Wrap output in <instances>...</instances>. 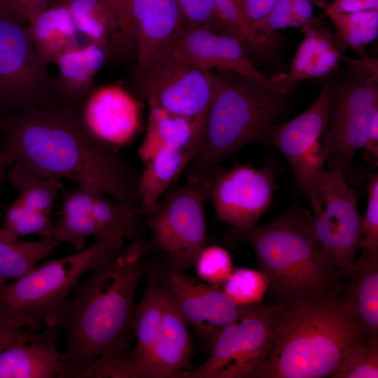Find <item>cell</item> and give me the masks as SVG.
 Returning <instances> with one entry per match:
<instances>
[{"label": "cell", "instance_id": "obj_1", "mask_svg": "<svg viewBox=\"0 0 378 378\" xmlns=\"http://www.w3.org/2000/svg\"><path fill=\"white\" fill-rule=\"evenodd\" d=\"M151 251L141 239L123 245L79 280L47 318V327L65 334L58 377H128L135 293Z\"/></svg>", "mask_w": 378, "mask_h": 378}, {"label": "cell", "instance_id": "obj_15", "mask_svg": "<svg viewBox=\"0 0 378 378\" xmlns=\"http://www.w3.org/2000/svg\"><path fill=\"white\" fill-rule=\"evenodd\" d=\"M276 171L270 164L255 168L237 163L228 171L217 169L209 177L208 200L219 221L237 229H248L270 208Z\"/></svg>", "mask_w": 378, "mask_h": 378}, {"label": "cell", "instance_id": "obj_30", "mask_svg": "<svg viewBox=\"0 0 378 378\" xmlns=\"http://www.w3.org/2000/svg\"><path fill=\"white\" fill-rule=\"evenodd\" d=\"M325 12L335 26L332 39L339 51L342 53L351 48L361 57H366L365 46L378 35V10L344 13L328 6Z\"/></svg>", "mask_w": 378, "mask_h": 378}, {"label": "cell", "instance_id": "obj_20", "mask_svg": "<svg viewBox=\"0 0 378 378\" xmlns=\"http://www.w3.org/2000/svg\"><path fill=\"white\" fill-rule=\"evenodd\" d=\"M302 29L305 36L298 48L288 73L273 76L286 92L299 80L328 75L347 58L335 46L330 31L319 22Z\"/></svg>", "mask_w": 378, "mask_h": 378}, {"label": "cell", "instance_id": "obj_34", "mask_svg": "<svg viewBox=\"0 0 378 378\" xmlns=\"http://www.w3.org/2000/svg\"><path fill=\"white\" fill-rule=\"evenodd\" d=\"M216 6L234 36L247 51L256 55L270 54L271 40L254 27L245 9L243 0H214Z\"/></svg>", "mask_w": 378, "mask_h": 378}, {"label": "cell", "instance_id": "obj_50", "mask_svg": "<svg viewBox=\"0 0 378 378\" xmlns=\"http://www.w3.org/2000/svg\"><path fill=\"white\" fill-rule=\"evenodd\" d=\"M0 164L7 166L6 164V163H5L4 155H3V154H2L1 151V149H0Z\"/></svg>", "mask_w": 378, "mask_h": 378}, {"label": "cell", "instance_id": "obj_49", "mask_svg": "<svg viewBox=\"0 0 378 378\" xmlns=\"http://www.w3.org/2000/svg\"><path fill=\"white\" fill-rule=\"evenodd\" d=\"M255 1V0H243L244 4V6H245V9L247 7L250 6L251 4H253Z\"/></svg>", "mask_w": 378, "mask_h": 378}, {"label": "cell", "instance_id": "obj_8", "mask_svg": "<svg viewBox=\"0 0 378 378\" xmlns=\"http://www.w3.org/2000/svg\"><path fill=\"white\" fill-rule=\"evenodd\" d=\"M209 177H189L183 185L174 186L146 215L151 233L148 244L164 254L169 268L186 271L193 267L206 246Z\"/></svg>", "mask_w": 378, "mask_h": 378}, {"label": "cell", "instance_id": "obj_44", "mask_svg": "<svg viewBox=\"0 0 378 378\" xmlns=\"http://www.w3.org/2000/svg\"><path fill=\"white\" fill-rule=\"evenodd\" d=\"M366 161L372 168L378 163V113L376 114L370 125L366 141L361 148Z\"/></svg>", "mask_w": 378, "mask_h": 378}, {"label": "cell", "instance_id": "obj_39", "mask_svg": "<svg viewBox=\"0 0 378 378\" xmlns=\"http://www.w3.org/2000/svg\"><path fill=\"white\" fill-rule=\"evenodd\" d=\"M176 1L186 24L203 27L216 33L234 36L218 10L214 0Z\"/></svg>", "mask_w": 378, "mask_h": 378}, {"label": "cell", "instance_id": "obj_42", "mask_svg": "<svg viewBox=\"0 0 378 378\" xmlns=\"http://www.w3.org/2000/svg\"><path fill=\"white\" fill-rule=\"evenodd\" d=\"M55 0H10L15 17L23 22L31 23L37 16L52 6Z\"/></svg>", "mask_w": 378, "mask_h": 378}, {"label": "cell", "instance_id": "obj_12", "mask_svg": "<svg viewBox=\"0 0 378 378\" xmlns=\"http://www.w3.org/2000/svg\"><path fill=\"white\" fill-rule=\"evenodd\" d=\"M149 108L178 115L206 116L213 96L209 71H204L168 47L152 61L134 83Z\"/></svg>", "mask_w": 378, "mask_h": 378}, {"label": "cell", "instance_id": "obj_46", "mask_svg": "<svg viewBox=\"0 0 378 378\" xmlns=\"http://www.w3.org/2000/svg\"><path fill=\"white\" fill-rule=\"evenodd\" d=\"M13 17L10 0H0V20Z\"/></svg>", "mask_w": 378, "mask_h": 378}, {"label": "cell", "instance_id": "obj_47", "mask_svg": "<svg viewBox=\"0 0 378 378\" xmlns=\"http://www.w3.org/2000/svg\"><path fill=\"white\" fill-rule=\"evenodd\" d=\"M6 167V166L0 164V185L4 178Z\"/></svg>", "mask_w": 378, "mask_h": 378}, {"label": "cell", "instance_id": "obj_18", "mask_svg": "<svg viewBox=\"0 0 378 378\" xmlns=\"http://www.w3.org/2000/svg\"><path fill=\"white\" fill-rule=\"evenodd\" d=\"M82 111L89 130L115 147L130 142L141 126V104L118 85H105L90 92Z\"/></svg>", "mask_w": 378, "mask_h": 378}, {"label": "cell", "instance_id": "obj_43", "mask_svg": "<svg viewBox=\"0 0 378 378\" xmlns=\"http://www.w3.org/2000/svg\"><path fill=\"white\" fill-rule=\"evenodd\" d=\"M45 331L29 330L9 327L0 322V351L20 343L31 342L42 338Z\"/></svg>", "mask_w": 378, "mask_h": 378}, {"label": "cell", "instance_id": "obj_9", "mask_svg": "<svg viewBox=\"0 0 378 378\" xmlns=\"http://www.w3.org/2000/svg\"><path fill=\"white\" fill-rule=\"evenodd\" d=\"M359 195L341 170L325 169L309 201L312 226L326 261L347 279L355 267V255L363 238Z\"/></svg>", "mask_w": 378, "mask_h": 378}, {"label": "cell", "instance_id": "obj_6", "mask_svg": "<svg viewBox=\"0 0 378 378\" xmlns=\"http://www.w3.org/2000/svg\"><path fill=\"white\" fill-rule=\"evenodd\" d=\"M124 238L97 239L75 253L47 261L0 286V322L38 331L69 297L82 275L124 245Z\"/></svg>", "mask_w": 378, "mask_h": 378}, {"label": "cell", "instance_id": "obj_4", "mask_svg": "<svg viewBox=\"0 0 378 378\" xmlns=\"http://www.w3.org/2000/svg\"><path fill=\"white\" fill-rule=\"evenodd\" d=\"M227 239L253 248L270 279L274 303L289 304L344 290V277L324 259L312 226V212L295 204L272 222L248 229L231 227Z\"/></svg>", "mask_w": 378, "mask_h": 378}, {"label": "cell", "instance_id": "obj_45", "mask_svg": "<svg viewBox=\"0 0 378 378\" xmlns=\"http://www.w3.org/2000/svg\"><path fill=\"white\" fill-rule=\"evenodd\" d=\"M277 0H255L253 4L246 8L249 18L253 22L265 18Z\"/></svg>", "mask_w": 378, "mask_h": 378}, {"label": "cell", "instance_id": "obj_33", "mask_svg": "<svg viewBox=\"0 0 378 378\" xmlns=\"http://www.w3.org/2000/svg\"><path fill=\"white\" fill-rule=\"evenodd\" d=\"M10 183L19 190L15 202L31 210L52 215L54 202L63 188L60 178H42L15 162L8 174Z\"/></svg>", "mask_w": 378, "mask_h": 378}, {"label": "cell", "instance_id": "obj_2", "mask_svg": "<svg viewBox=\"0 0 378 378\" xmlns=\"http://www.w3.org/2000/svg\"><path fill=\"white\" fill-rule=\"evenodd\" d=\"M83 102L62 97L32 109L0 113V149L6 165L20 162L42 178L95 181L112 200L140 209L138 175L116 147L97 137Z\"/></svg>", "mask_w": 378, "mask_h": 378}, {"label": "cell", "instance_id": "obj_5", "mask_svg": "<svg viewBox=\"0 0 378 378\" xmlns=\"http://www.w3.org/2000/svg\"><path fill=\"white\" fill-rule=\"evenodd\" d=\"M223 70L209 71L213 96L206 113L202 150L188 164V178H207L241 148L265 141L285 108V93Z\"/></svg>", "mask_w": 378, "mask_h": 378}, {"label": "cell", "instance_id": "obj_51", "mask_svg": "<svg viewBox=\"0 0 378 378\" xmlns=\"http://www.w3.org/2000/svg\"><path fill=\"white\" fill-rule=\"evenodd\" d=\"M124 0H114L115 1V6H117L120 4L121 2H122Z\"/></svg>", "mask_w": 378, "mask_h": 378}, {"label": "cell", "instance_id": "obj_36", "mask_svg": "<svg viewBox=\"0 0 378 378\" xmlns=\"http://www.w3.org/2000/svg\"><path fill=\"white\" fill-rule=\"evenodd\" d=\"M270 279L261 270L248 268L234 270L220 285L225 293L238 306L262 303Z\"/></svg>", "mask_w": 378, "mask_h": 378}, {"label": "cell", "instance_id": "obj_11", "mask_svg": "<svg viewBox=\"0 0 378 378\" xmlns=\"http://www.w3.org/2000/svg\"><path fill=\"white\" fill-rule=\"evenodd\" d=\"M274 316L273 304L244 306L220 330L207 359L185 378H251L272 349Z\"/></svg>", "mask_w": 378, "mask_h": 378}, {"label": "cell", "instance_id": "obj_14", "mask_svg": "<svg viewBox=\"0 0 378 378\" xmlns=\"http://www.w3.org/2000/svg\"><path fill=\"white\" fill-rule=\"evenodd\" d=\"M158 275L165 300L209 351L220 330L237 319L244 307L236 304L220 285L198 281L184 271L169 268Z\"/></svg>", "mask_w": 378, "mask_h": 378}, {"label": "cell", "instance_id": "obj_32", "mask_svg": "<svg viewBox=\"0 0 378 378\" xmlns=\"http://www.w3.org/2000/svg\"><path fill=\"white\" fill-rule=\"evenodd\" d=\"M141 209L108 199L101 192L92 207V217L96 228V239L114 237L135 239L139 234Z\"/></svg>", "mask_w": 378, "mask_h": 378}, {"label": "cell", "instance_id": "obj_27", "mask_svg": "<svg viewBox=\"0 0 378 378\" xmlns=\"http://www.w3.org/2000/svg\"><path fill=\"white\" fill-rule=\"evenodd\" d=\"M28 27L35 50L46 64L56 63L64 52L78 46V31L67 4L49 7Z\"/></svg>", "mask_w": 378, "mask_h": 378}, {"label": "cell", "instance_id": "obj_29", "mask_svg": "<svg viewBox=\"0 0 378 378\" xmlns=\"http://www.w3.org/2000/svg\"><path fill=\"white\" fill-rule=\"evenodd\" d=\"M78 31L106 52L118 36V23L114 0H74L67 4Z\"/></svg>", "mask_w": 378, "mask_h": 378}, {"label": "cell", "instance_id": "obj_37", "mask_svg": "<svg viewBox=\"0 0 378 378\" xmlns=\"http://www.w3.org/2000/svg\"><path fill=\"white\" fill-rule=\"evenodd\" d=\"M378 337L365 340L342 358L330 378H377Z\"/></svg>", "mask_w": 378, "mask_h": 378}, {"label": "cell", "instance_id": "obj_35", "mask_svg": "<svg viewBox=\"0 0 378 378\" xmlns=\"http://www.w3.org/2000/svg\"><path fill=\"white\" fill-rule=\"evenodd\" d=\"M51 216L14 202L7 210L0 227V239L12 242L29 234H38L41 237L53 236L54 223Z\"/></svg>", "mask_w": 378, "mask_h": 378}, {"label": "cell", "instance_id": "obj_25", "mask_svg": "<svg viewBox=\"0 0 378 378\" xmlns=\"http://www.w3.org/2000/svg\"><path fill=\"white\" fill-rule=\"evenodd\" d=\"M198 146L186 148H161L146 164L139 176L140 209L145 216L154 207L169 186L200 154Z\"/></svg>", "mask_w": 378, "mask_h": 378}, {"label": "cell", "instance_id": "obj_48", "mask_svg": "<svg viewBox=\"0 0 378 378\" xmlns=\"http://www.w3.org/2000/svg\"><path fill=\"white\" fill-rule=\"evenodd\" d=\"M71 1H74V0H55L53 5H55V4H67L68 3L71 2Z\"/></svg>", "mask_w": 378, "mask_h": 378}, {"label": "cell", "instance_id": "obj_31", "mask_svg": "<svg viewBox=\"0 0 378 378\" xmlns=\"http://www.w3.org/2000/svg\"><path fill=\"white\" fill-rule=\"evenodd\" d=\"M1 219L0 215V227ZM58 244L53 236L34 241L0 239V286L15 280L34 269Z\"/></svg>", "mask_w": 378, "mask_h": 378}, {"label": "cell", "instance_id": "obj_26", "mask_svg": "<svg viewBox=\"0 0 378 378\" xmlns=\"http://www.w3.org/2000/svg\"><path fill=\"white\" fill-rule=\"evenodd\" d=\"M106 54L104 48L92 43L64 52L55 63L59 71L57 85L60 97L71 102H84L104 65Z\"/></svg>", "mask_w": 378, "mask_h": 378}, {"label": "cell", "instance_id": "obj_19", "mask_svg": "<svg viewBox=\"0 0 378 378\" xmlns=\"http://www.w3.org/2000/svg\"><path fill=\"white\" fill-rule=\"evenodd\" d=\"M162 297L164 314L160 332L139 367L137 378H185L190 371L192 342L187 324Z\"/></svg>", "mask_w": 378, "mask_h": 378}, {"label": "cell", "instance_id": "obj_41", "mask_svg": "<svg viewBox=\"0 0 378 378\" xmlns=\"http://www.w3.org/2000/svg\"><path fill=\"white\" fill-rule=\"evenodd\" d=\"M368 204L363 217L362 253L378 250V174H368Z\"/></svg>", "mask_w": 378, "mask_h": 378}, {"label": "cell", "instance_id": "obj_16", "mask_svg": "<svg viewBox=\"0 0 378 378\" xmlns=\"http://www.w3.org/2000/svg\"><path fill=\"white\" fill-rule=\"evenodd\" d=\"M115 9L118 30L115 44L125 52L137 46L135 83L186 23L176 0H124Z\"/></svg>", "mask_w": 378, "mask_h": 378}, {"label": "cell", "instance_id": "obj_7", "mask_svg": "<svg viewBox=\"0 0 378 378\" xmlns=\"http://www.w3.org/2000/svg\"><path fill=\"white\" fill-rule=\"evenodd\" d=\"M346 61L350 65L347 78L337 85L330 80L325 162L353 183L358 178L355 155L363 147L378 113V61L367 57Z\"/></svg>", "mask_w": 378, "mask_h": 378}, {"label": "cell", "instance_id": "obj_22", "mask_svg": "<svg viewBox=\"0 0 378 378\" xmlns=\"http://www.w3.org/2000/svg\"><path fill=\"white\" fill-rule=\"evenodd\" d=\"M205 117H187L166 110L150 108L146 133L138 153L144 163L161 148L202 147Z\"/></svg>", "mask_w": 378, "mask_h": 378}, {"label": "cell", "instance_id": "obj_40", "mask_svg": "<svg viewBox=\"0 0 378 378\" xmlns=\"http://www.w3.org/2000/svg\"><path fill=\"white\" fill-rule=\"evenodd\" d=\"M309 23L298 18L294 13L290 0H277L274 6L262 20L253 22L255 29L261 34L271 37L278 29L288 27H303L318 23Z\"/></svg>", "mask_w": 378, "mask_h": 378}, {"label": "cell", "instance_id": "obj_24", "mask_svg": "<svg viewBox=\"0 0 378 378\" xmlns=\"http://www.w3.org/2000/svg\"><path fill=\"white\" fill-rule=\"evenodd\" d=\"M343 293L365 340L378 337V250L362 253L355 261Z\"/></svg>", "mask_w": 378, "mask_h": 378}, {"label": "cell", "instance_id": "obj_23", "mask_svg": "<svg viewBox=\"0 0 378 378\" xmlns=\"http://www.w3.org/2000/svg\"><path fill=\"white\" fill-rule=\"evenodd\" d=\"M101 192L104 191L95 181L87 179L62 192L60 215L54 223L52 233L58 242L69 243L79 251L85 248L88 237H96L92 210Z\"/></svg>", "mask_w": 378, "mask_h": 378}, {"label": "cell", "instance_id": "obj_10", "mask_svg": "<svg viewBox=\"0 0 378 378\" xmlns=\"http://www.w3.org/2000/svg\"><path fill=\"white\" fill-rule=\"evenodd\" d=\"M55 80L38 57L29 27L0 20V113L32 109L59 99Z\"/></svg>", "mask_w": 378, "mask_h": 378}, {"label": "cell", "instance_id": "obj_3", "mask_svg": "<svg viewBox=\"0 0 378 378\" xmlns=\"http://www.w3.org/2000/svg\"><path fill=\"white\" fill-rule=\"evenodd\" d=\"M343 290L273 303L272 349L251 378L331 377L346 354L365 340Z\"/></svg>", "mask_w": 378, "mask_h": 378}, {"label": "cell", "instance_id": "obj_38", "mask_svg": "<svg viewBox=\"0 0 378 378\" xmlns=\"http://www.w3.org/2000/svg\"><path fill=\"white\" fill-rule=\"evenodd\" d=\"M193 267L200 279L214 285H221L234 270L227 251L216 245L206 246L199 253Z\"/></svg>", "mask_w": 378, "mask_h": 378}, {"label": "cell", "instance_id": "obj_21", "mask_svg": "<svg viewBox=\"0 0 378 378\" xmlns=\"http://www.w3.org/2000/svg\"><path fill=\"white\" fill-rule=\"evenodd\" d=\"M59 332L47 327L42 338L0 351V378L58 377L61 354L56 340Z\"/></svg>", "mask_w": 378, "mask_h": 378}, {"label": "cell", "instance_id": "obj_17", "mask_svg": "<svg viewBox=\"0 0 378 378\" xmlns=\"http://www.w3.org/2000/svg\"><path fill=\"white\" fill-rule=\"evenodd\" d=\"M167 47L204 71L230 70L274 91L286 93L274 78L252 64L246 49L234 36L193 24L183 25Z\"/></svg>", "mask_w": 378, "mask_h": 378}, {"label": "cell", "instance_id": "obj_13", "mask_svg": "<svg viewBox=\"0 0 378 378\" xmlns=\"http://www.w3.org/2000/svg\"><path fill=\"white\" fill-rule=\"evenodd\" d=\"M329 76L316 101L293 120L274 126L270 142L288 162L297 185L309 202L316 182L326 169Z\"/></svg>", "mask_w": 378, "mask_h": 378}, {"label": "cell", "instance_id": "obj_28", "mask_svg": "<svg viewBox=\"0 0 378 378\" xmlns=\"http://www.w3.org/2000/svg\"><path fill=\"white\" fill-rule=\"evenodd\" d=\"M164 314L163 297L158 275L155 273L147 279L142 298L136 304L132 329L136 345L132 349L134 378L137 370L155 343L162 327Z\"/></svg>", "mask_w": 378, "mask_h": 378}]
</instances>
